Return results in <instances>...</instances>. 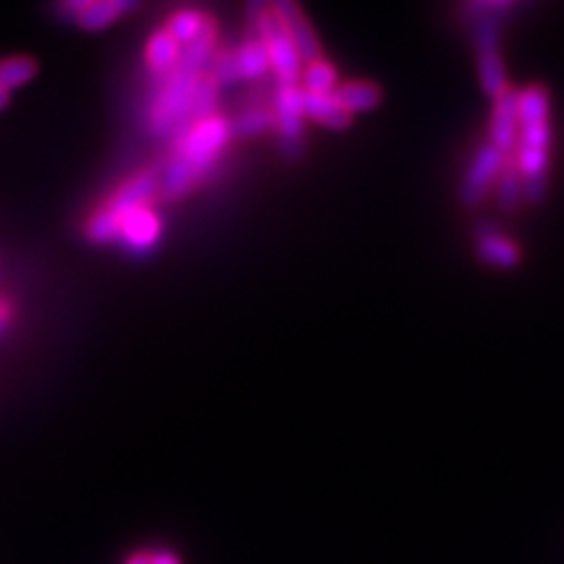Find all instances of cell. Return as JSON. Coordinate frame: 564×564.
<instances>
[{"label": "cell", "instance_id": "7a4b0ae2", "mask_svg": "<svg viewBox=\"0 0 564 564\" xmlns=\"http://www.w3.org/2000/svg\"><path fill=\"white\" fill-rule=\"evenodd\" d=\"M551 95L543 85L520 90V132L516 163L524 180V200L539 205L549 193L551 167Z\"/></svg>", "mask_w": 564, "mask_h": 564}, {"label": "cell", "instance_id": "4fadbf2b", "mask_svg": "<svg viewBox=\"0 0 564 564\" xmlns=\"http://www.w3.org/2000/svg\"><path fill=\"white\" fill-rule=\"evenodd\" d=\"M304 113L317 126H325L329 130H346L350 128L352 116L344 109L334 95H313L304 93Z\"/></svg>", "mask_w": 564, "mask_h": 564}, {"label": "cell", "instance_id": "d6986e66", "mask_svg": "<svg viewBox=\"0 0 564 564\" xmlns=\"http://www.w3.org/2000/svg\"><path fill=\"white\" fill-rule=\"evenodd\" d=\"M494 191H497V203L503 212H513L524 203V180L513 155L506 158V165Z\"/></svg>", "mask_w": 564, "mask_h": 564}, {"label": "cell", "instance_id": "52a82bcc", "mask_svg": "<svg viewBox=\"0 0 564 564\" xmlns=\"http://www.w3.org/2000/svg\"><path fill=\"white\" fill-rule=\"evenodd\" d=\"M261 41L267 45L269 52V62L271 70L275 76L278 85H299L302 83V57L290 39V33L282 26V22L269 10L263 14V20L259 24Z\"/></svg>", "mask_w": 564, "mask_h": 564}, {"label": "cell", "instance_id": "e0dca14e", "mask_svg": "<svg viewBox=\"0 0 564 564\" xmlns=\"http://www.w3.org/2000/svg\"><path fill=\"white\" fill-rule=\"evenodd\" d=\"M332 95L337 97V101L344 106V109H346L350 116L377 109V106L381 104V97H383L379 85H375V83H362V80L344 83V85H339L337 90H334Z\"/></svg>", "mask_w": 564, "mask_h": 564}, {"label": "cell", "instance_id": "5bb4252c", "mask_svg": "<svg viewBox=\"0 0 564 564\" xmlns=\"http://www.w3.org/2000/svg\"><path fill=\"white\" fill-rule=\"evenodd\" d=\"M182 45L172 39L167 29L155 31L147 45V66L151 68L153 78H165L170 70L180 64Z\"/></svg>", "mask_w": 564, "mask_h": 564}, {"label": "cell", "instance_id": "277c9868", "mask_svg": "<svg viewBox=\"0 0 564 564\" xmlns=\"http://www.w3.org/2000/svg\"><path fill=\"white\" fill-rule=\"evenodd\" d=\"M158 182H161L158 170H153V172L149 170V172H141V174L132 176L130 182H126L113 193L109 203H106L99 212H95V215L87 219L85 238L93 245H106V242L118 240L122 221H126L132 212H137L141 207H149L151 200H155Z\"/></svg>", "mask_w": 564, "mask_h": 564}, {"label": "cell", "instance_id": "d4e9b609", "mask_svg": "<svg viewBox=\"0 0 564 564\" xmlns=\"http://www.w3.org/2000/svg\"><path fill=\"white\" fill-rule=\"evenodd\" d=\"M87 6H90V0H68V3H62L57 8V12L62 14V20L78 22V17L85 12Z\"/></svg>", "mask_w": 564, "mask_h": 564}, {"label": "cell", "instance_id": "30bf717a", "mask_svg": "<svg viewBox=\"0 0 564 564\" xmlns=\"http://www.w3.org/2000/svg\"><path fill=\"white\" fill-rule=\"evenodd\" d=\"M271 10L282 22V26H285V31L290 33V39L299 52V57H302V62H306V64L321 62L323 47H321V41H317L311 22L306 20V12L296 3H292V0H275V3H271Z\"/></svg>", "mask_w": 564, "mask_h": 564}, {"label": "cell", "instance_id": "4316f807", "mask_svg": "<svg viewBox=\"0 0 564 564\" xmlns=\"http://www.w3.org/2000/svg\"><path fill=\"white\" fill-rule=\"evenodd\" d=\"M126 564H153V551H139L126 560Z\"/></svg>", "mask_w": 564, "mask_h": 564}, {"label": "cell", "instance_id": "6da1fadb", "mask_svg": "<svg viewBox=\"0 0 564 564\" xmlns=\"http://www.w3.org/2000/svg\"><path fill=\"white\" fill-rule=\"evenodd\" d=\"M215 52L217 24L215 20H209L198 39L182 50L180 64L165 78H155L153 97L147 111L149 130L153 132V137L174 144V141H180L191 130V99L193 93H196L198 78L209 68Z\"/></svg>", "mask_w": 564, "mask_h": 564}, {"label": "cell", "instance_id": "cb8c5ba5", "mask_svg": "<svg viewBox=\"0 0 564 564\" xmlns=\"http://www.w3.org/2000/svg\"><path fill=\"white\" fill-rule=\"evenodd\" d=\"M304 93H313V95H332L337 90V70H334L327 62H313L306 68L304 76Z\"/></svg>", "mask_w": 564, "mask_h": 564}, {"label": "cell", "instance_id": "ac0fdd59", "mask_svg": "<svg viewBox=\"0 0 564 564\" xmlns=\"http://www.w3.org/2000/svg\"><path fill=\"white\" fill-rule=\"evenodd\" d=\"M217 109H219V85L205 70V74L198 78L196 93H193V99H191V111H188L191 128H196L200 122L219 116Z\"/></svg>", "mask_w": 564, "mask_h": 564}, {"label": "cell", "instance_id": "ba28073f", "mask_svg": "<svg viewBox=\"0 0 564 564\" xmlns=\"http://www.w3.org/2000/svg\"><path fill=\"white\" fill-rule=\"evenodd\" d=\"M506 158V153L494 149L491 144H485L475 153L473 163L464 174L462 186H458V200H462L464 207H478L489 196V191L499 182Z\"/></svg>", "mask_w": 564, "mask_h": 564}, {"label": "cell", "instance_id": "7c38bea8", "mask_svg": "<svg viewBox=\"0 0 564 564\" xmlns=\"http://www.w3.org/2000/svg\"><path fill=\"white\" fill-rule=\"evenodd\" d=\"M158 234H161V221H158L155 212L151 207H141L122 221L118 240L126 242L134 252H144L151 250V245L158 240Z\"/></svg>", "mask_w": 564, "mask_h": 564}, {"label": "cell", "instance_id": "f1b7e54d", "mask_svg": "<svg viewBox=\"0 0 564 564\" xmlns=\"http://www.w3.org/2000/svg\"><path fill=\"white\" fill-rule=\"evenodd\" d=\"M8 104H10V93H6V90H0V111H3Z\"/></svg>", "mask_w": 564, "mask_h": 564}, {"label": "cell", "instance_id": "603a6c76", "mask_svg": "<svg viewBox=\"0 0 564 564\" xmlns=\"http://www.w3.org/2000/svg\"><path fill=\"white\" fill-rule=\"evenodd\" d=\"M207 74L217 80L219 87L242 80L240 64H238V50H217L215 57H212V62H209Z\"/></svg>", "mask_w": 564, "mask_h": 564}, {"label": "cell", "instance_id": "484cf974", "mask_svg": "<svg viewBox=\"0 0 564 564\" xmlns=\"http://www.w3.org/2000/svg\"><path fill=\"white\" fill-rule=\"evenodd\" d=\"M153 564H182V560L170 551H153Z\"/></svg>", "mask_w": 564, "mask_h": 564}, {"label": "cell", "instance_id": "9c48e42d", "mask_svg": "<svg viewBox=\"0 0 564 564\" xmlns=\"http://www.w3.org/2000/svg\"><path fill=\"white\" fill-rule=\"evenodd\" d=\"M494 101V113L489 122V144L506 155H513L520 132V90L508 85Z\"/></svg>", "mask_w": 564, "mask_h": 564}, {"label": "cell", "instance_id": "8fae6325", "mask_svg": "<svg viewBox=\"0 0 564 564\" xmlns=\"http://www.w3.org/2000/svg\"><path fill=\"white\" fill-rule=\"evenodd\" d=\"M475 252H478V259L485 263V267L499 269V271L516 269L522 259L516 240L506 238L491 226L478 228V234H475Z\"/></svg>", "mask_w": 564, "mask_h": 564}, {"label": "cell", "instance_id": "9a60e30c", "mask_svg": "<svg viewBox=\"0 0 564 564\" xmlns=\"http://www.w3.org/2000/svg\"><path fill=\"white\" fill-rule=\"evenodd\" d=\"M238 64H240V76L242 80H263L269 76L271 62L267 45L261 41L259 31H247V39L238 47Z\"/></svg>", "mask_w": 564, "mask_h": 564}, {"label": "cell", "instance_id": "3957f363", "mask_svg": "<svg viewBox=\"0 0 564 564\" xmlns=\"http://www.w3.org/2000/svg\"><path fill=\"white\" fill-rule=\"evenodd\" d=\"M513 3H473V43L478 52V76L487 97L497 99L508 90L506 64L501 57V29Z\"/></svg>", "mask_w": 564, "mask_h": 564}, {"label": "cell", "instance_id": "83f0119b", "mask_svg": "<svg viewBox=\"0 0 564 564\" xmlns=\"http://www.w3.org/2000/svg\"><path fill=\"white\" fill-rule=\"evenodd\" d=\"M10 321H12V308H10V304L3 302V299H0V332L8 327Z\"/></svg>", "mask_w": 564, "mask_h": 564}, {"label": "cell", "instance_id": "7402d4cb", "mask_svg": "<svg viewBox=\"0 0 564 564\" xmlns=\"http://www.w3.org/2000/svg\"><path fill=\"white\" fill-rule=\"evenodd\" d=\"M271 130H275L273 109H254L231 120V134L238 139H254Z\"/></svg>", "mask_w": 564, "mask_h": 564}, {"label": "cell", "instance_id": "44dd1931", "mask_svg": "<svg viewBox=\"0 0 564 564\" xmlns=\"http://www.w3.org/2000/svg\"><path fill=\"white\" fill-rule=\"evenodd\" d=\"M35 74H39V62L20 55L0 59V90H14V87L26 85Z\"/></svg>", "mask_w": 564, "mask_h": 564}, {"label": "cell", "instance_id": "ffe728a7", "mask_svg": "<svg viewBox=\"0 0 564 564\" xmlns=\"http://www.w3.org/2000/svg\"><path fill=\"white\" fill-rule=\"evenodd\" d=\"M212 20V17H205L203 12H196V10H182L172 14V20L167 22V31L172 33V39L180 43L182 47L191 45L193 41L198 39V35L205 31L207 22Z\"/></svg>", "mask_w": 564, "mask_h": 564}, {"label": "cell", "instance_id": "2e32d148", "mask_svg": "<svg viewBox=\"0 0 564 564\" xmlns=\"http://www.w3.org/2000/svg\"><path fill=\"white\" fill-rule=\"evenodd\" d=\"M137 3H130V0H90V6L85 8V12L78 17V26L85 31H104L109 29L113 22H118L122 14L132 12Z\"/></svg>", "mask_w": 564, "mask_h": 564}, {"label": "cell", "instance_id": "5b68a950", "mask_svg": "<svg viewBox=\"0 0 564 564\" xmlns=\"http://www.w3.org/2000/svg\"><path fill=\"white\" fill-rule=\"evenodd\" d=\"M231 139V120H226L224 116H215L200 122V126L191 128L180 141H174L172 158L186 165L188 172L196 176L198 182H203Z\"/></svg>", "mask_w": 564, "mask_h": 564}, {"label": "cell", "instance_id": "8992f818", "mask_svg": "<svg viewBox=\"0 0 564 564\" xmlns=\"http://www.w3.org/2000/svg\"><path fill=\"white\" fill-rule=\"evenodd\" d=\"M273 113L282 153H285L290 161H299L304 153V87L278 85Z\"/></svg>", "mask_w": 564, "mask_h": 564}]
</instances>
